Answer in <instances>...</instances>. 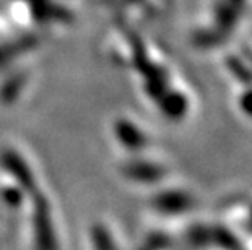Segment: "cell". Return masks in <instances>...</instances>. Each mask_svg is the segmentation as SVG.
<instances>
[{"label":"cell","mask_w":252,"mask_h":250,"mask_svg":"<svg viewBox=\"0 0 252 250\" xmlns=\"http://www.w3.org/2000/svg\"><path fill=\"white\" fill-rule=\"evenodd\" d=\"M238 106L241 109V112L248 117H252V88H248L244 93L239 94Z\"/></svg>","instance_id":"6da1fadb"},{"label":"cell","mask_w":252,"mask_h":250,"mask_svg":"<svg viewBox=\"0 0 252 250\" xmlns=\"http://www.w3.org/2000/svg\"><path fill=\"white\" fill-rule=\"evenodd\" d=\"M248 224H249V229L252 231V210H251V216H249V222H248Z\"/></svg>","instance_id":"7a4b0ae2"}]
</instances>
